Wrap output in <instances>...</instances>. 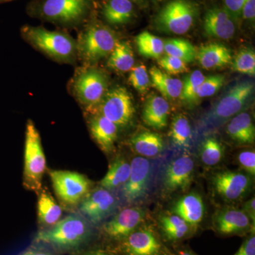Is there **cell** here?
<instances>
[{"label": "cell", "mask_w": 255, "mask_h": 255, "mask_svg": "<svg viewBox=\"0 0 255 255\" xmlns=\"http://www.w3.org/2000/svg\"><path fill=\"white\" fill-rule=\"evenodd\" d=\"M255 83L253 80H242L235 83L216 101L201 120V127L213 129L228 119L246 110L254 98Z\"/></svg>", "instance_id": "cell-1"}, {"label": "cell", "mask_w": 255, "mask_h": 255, "mask_svg": "<svg viewBox=\"0 0 255 255\" xmlns=\"http://www.w3.org/2000/svg\"><path fill=\"white\" fill-rule=\"evenodd\" d=\"M21 35L30 45L56 61L67 63L75 61L78 55L77 41L65 32L26 25L21 28Z\"/></svg>", "instance_id": "cell-2"}, {"label": "cell", "mask_w": 255, "mask_h": 255, "mask_svg": "<svg viewBox=\"0 0 255 255\" xmlns=\"http://www.w3.org/2000/svg\"><path fill=\"white\" fill-rule=\"evenodd\" d=\"M92 0H36L30 4V14L50 23L74 26L86 19Z\"/></svg>", "instance_id": "cell-3"}, {"label": "cell", "mask_w": 255, "mask_h": 255, "mask_svg": "<svg viewBox=\"0 0 255 255\" xmlns=\"http://www.w3.org/2000/svg\"><path fill=\"white\" fill-rule=\"evenodd\" d=\"M46 170V159L39 132L31 120H28L25 132L23 186L30 191L39 192Z\"/></svg>", "instance_id": "cell-4"}, {"label": "cell", "mask_w": 255, "mask_h": 255, "mask_svg": "<svg viewBox=\"0 0 255 255\" xmlns=\"http://www.w3.org/2000/svg\"><path fill=\"white\" fill-rule=\"evenodd\" d=\"M118 41L113 30L101 23H91L77 41L78 55L87 63H95L110 55Z\"/></svg>", "instance_id": "cell-5"}, {"label": "cell", "mask_w": 255, "mask_h": 255, "mask_svg": "<svg viewBox=\"0 0 255 255\" xmlns=\"http://www.w3.org/2000/svg\"><path fill=\"white\" fill-rule=\"evenodd\" d=\"M197 14L190 0H172L156 16L155 27L166 34H185L194 26Z\"/></svg>", "instance_id": "cell-6"}, {"label": "cell", "mask_w": 255, "mask_h": 255, "mask_svg": "<svg viewBox=\"0 0 255 255\" xmlns=\"http://www.w3.org/2000/svg\"><path fill=\"white\" fill-rule=\"evenodd\" d=\"M90 228L85 219L71 215L55 223L53 227L38 233L36 241L60 248H73L86 241Z\"/></svg>", "instance_id": "cell-7"}, {"label": "cell", "mask_w": 255, "mask_h": 255, "mask_svg": "<svg viewBox=\"0 0 255 255\" xmlns=\"http://www.w3.org/2000/svg\"><path fill=\"white\" fill-rule=\"evenodd\" d=\"M109 78L100 69L87 68L76 75L73 90L81 105L93 109L100 103L108 91Z\"/></svg>", "instance_id": "cell-8"}, {"label": "cell", "mask_w": 255, "mask_h": 255, "mask_svg": "<svg viewBox=\"0 0 255 255\" xmlns=\"http://www.w3.org/2000/svg\"><path fill=\"white\" fill-rule=\"evenodd\" d=\"M96 107L100 110L98 114L118 127L129 125L135 113L131 94L124 87H116L108 90Z\"/></svg>", "instance_id": "cell-9"}, {"label": "cell", "mask_w": 255, "mask_h": 255, "mask_svg": "<svg viewBox=\"0 0 255 255\" xmlns=\"http://www.w3.org/2000/svg\"><path fill=\"white\" fill-rule=\"evenodd\" d=\"M50 177L55 194L67 205L78 204L90 192V181L78 172L53 170Z\"/></svg>", "instance_id": "cell-10"}, {"label": "cell", "mask_w": 255, "mask_h": 255, "mask_svg": "<svg viewBox=\"0 0 255 255\" xmlns=\"http://www.w3.org/2000/svg\"><path fill=\"white\" fill-rule=\"evenodd\" d=\"M130 164V175L124 185L123 191L125 199L133 202L141 199L147 192L150 164L142 157H135Z\"/></svg>", "instance_id": "cell-11"}, {"label": "cell", "mask_w": 255, "mask_h": 255, "mask_svg": "<svg viewBox=\"0 0 255 255\" xmlns=\"http://www.w3.org/2000/svg\"><path fill=\"white\" fill-rule=\"evenodd\" d=\"M212 182L218 194L228 201L241 199L251 186V179L248 176L233 171H224L215 174Z\"/></svg>", "instance_id": "cell-12"}, {"label": "cell", "mask_w": 255, "mask_h": 255, "mask_svg": "<svg viewBox=\"0 0 255 255\" xmlns=\"http://www.w3.org/2000/svg\"><path fill=\"white\" fill-rule=\"evenodd\" d=\"M117 201L110 191L100 188L89 192L82 202L80 211L92 223H98L115 209Z\"/></svg>", "instance_id": "cell-13"}, {"label": "cell", "mask_w": 255, "mask_h": 255, "mask_svg": "<svg viewBox=\"0 0 255 255\" xmlns=\"http://www.w3.org/2000/svg\"><path fill=\"white\" fill-rule=\"evenodd\" d=\"M236 21L224 8H211L204 16V32L208 36L229 40L236 34Z\"/></svg>", "instance_id": "cell-14"}, {"label": "cell", "mask_w": 255, "mask_h": 255, "mask_svg": "<svg viewBox=\"0 0 255 255\" xmlns=\"http://www.w3.org/2000/svg\"><path fill=\"white\" fill-rule=\"evenodd\" d=\"M194 169V161L189 156L178 157L166 169L164 187L169 191L185 190L192 180Z\"/></svg>", "instance_id": "cell-15"}, {"label": "cell", "mask_w": 255, "mask_h": 255, "mask_svg": "<svg viewBox=\"0 0 255 255\" xmlns=\"http://www.w3.org/2000/svg\"><path fill=\"white\" fill-rule=\"evenodd\" d=\"M144 216L143 211L139 208H128L107 223L104 229L110 237L127 238L142 222Z\"/></svg>", "instance_id": "cell-16"}, {"label": "cell", "mask_w": 255, "mask_h": 255, "mask_svg": "<svg viewBox=\"0 0 255 255\" xmlns=\"http://www.w3.org/2000/svg\"><path fill=\"white\" fill-rule=\"evenodd\" d=\"M196 58L203 68L214 70L229 65L233 55L231 50L223 43L211 42L199 48Z\"/></svg>", "instance_id": "cell-17"}, {"label": "cell", "mask_w": 255, "mask_h": 255, "mask_svg": "<svg viewBox=\"0 0 255 255\" xmlns=\"http://www.w3.org/2000/svg\"><path fill=\"white\" fill-rule=\"evenodd\" d=\"M169 105L167 100L160 96L151 95L146 100L142 109L144 123L152 128L162 130L167 125Z\"/></svg>", "instance_id": "cell-18"}, {"label": "cell", "mask_w": 255, "mask_h": 255, "mask_svg": "<svg viewBox=\"0 0 255 255\" xmlns=\"http://www.w3.org/2000/svg\"><path fill=\"white\" fill-rule=\"evenodd\" d=\"M92 137L104 152H112L118 137L119 127L103 116H95L90 122Z\"/></svg>", "instance_id": "cell-19"}, {"label": "cell", "mask_w": 255, "mask_h": 255, "mask_svg": "<svg viewBox=\"0 0 255 255\" xmlns=\"http://www.w3.org/2000/svg\"><path fill=\"white\" fill-rule=\"evenodd\" d=\"M124 246L128 255H158L161 249L155 235L147 229L130 233Z\"/></svg>", "instance_id": "cell-20"}, {"label": "cell", "mask_w": 255, "mask_h": 255, "mask_svg": "<svg viewBox=\"0 0 255 255\" xmlns=\"http://www.w3.org/2000/svg\"><path fill=\"white\" fill-rule=\"evenodd\" d=\"M215 224L220 233L231 235L246 230L251 225V219L243 211L228 209L216 215Z\"/></svg>", "instance_id": "cell-21"}, {"label": "cell", "mask_w": 255, "mask_h": 255, "mask_svg": "<svg viewBox=\"0 0 255 255\" xmlns=\"http://www.w3.org/2000/svg\"><path fill=\"white\" fill-rule=\"evenodd\" d=\"M227 133L235 141L240 144L249 145L254 143L255 128L251 116L243 112L235 116L228 124Z\"/></svg>", "instance_id": "cell-22"}, {"label": "cell", "mask_w": 255, "mask_h": 255, "mask_svg": "<svg viewBox=\"0 0 255 255\" xmlns=\"http://www.w3.org/2000/svg\"><path fill=\"white\" fill-rule=\"evenodd\" d=\"M174 211L188 224L196 226L201 222L204 218V202L198 194H188L183 196L176 203Z\"/></svg>", "instance_id": "cell-23"}, {"label": "cell", "mask_w": 255, "mask_h": 255, "mask_svg": "<svg viewBox=\"0 0 255 255\" xmlns=\"http://www.w3.org/2000/svg\"><path fill=\"white\" fill-rule=\"evenodd\" d=\"M152 86L160 92L165 100H175L180 97L182 90V82L177 78H172L157 67L150 70Z\"/></svg>", "instance_id": "cell-24"}, {"label": "cell", "mask_w": 255, "mask_h": 255, "mask_svg": "<svg viewBox=\"0 0 255 255\" xmlns=\"http://www.w3.org/2000/svg\"><path fill=\"white\" fill-rule=\"evenodd\" d=\"M133 3L129 0H107L102 8V15L112 25H124L132 19Z\"/></svg>", "instance_id": "cell-25"}, {"label": "cell", "mask_w": 255, "mask_h": 255, "mask_svg": "<svg viewBox=\"0 0 255 255\" xmlns=\"http://www.w3.org/2000/svg\"><path fill=\"white\" fill-rule=\"evenodd\" d=\"M132 149L144 157H152L158 155L163 150L162 136L154 132L144 131L134 135L130 140Z\"/></svg>", "instance_id": "cell-26"}, {"label": "cell", "mask_w": 255, "mask_h": 255, "mask_svg": "<svg viewBox=\"0 0 255 255\" xmlns=\"http://www.w3.org/2000/svg\"><path fill=\"white\" fill-rule=\"evenodd\" d=\"M134 64L135 57L130 43L127 41L117 42L107 61L109 68L119 73H127L133 68Z\"/></svg>", "instance_id": "cell-27"}, {"label": "cell", "mask_w": 255, "mask_h": 255, "mask_svg": "<svg viewBox=\"0 0 255 255\" xmlns=\"http://www.w3.org/2000/svg\"><path fill=\"white\" fill-rule=\"evenodd\" d=\"M130 172V163L124 159H116L110 164L105 177L101 180L100 185L107 190L124 186L128 179Z\"/></svg>", "instance_id": "cell-28"}, {"label": "cell", "mask_w": 255, "mask_h": 255, "mask_svg": "<svg viewBox=\"0 0 255 255\" xmlns=\"http://www.w3.org/2000/svg\"><path fill=\"white\" fill-rule=\"evenodd\" d=\"M62 209L53 197L46 191L40 193L38 199V221L46 226H54L59 221Z\"/></svg>", "instance_id": "cell-29"}, {"label": "cell", "mask_w": 255, "mask_h": 255, "mask_svg": "<svg viewBox=\"0 0 255 255\" xmlns=\"http://www.w3.org/2000/svg\"><path fill=\"white\" fill-rule=\"evenodd\" d=\"M135 44L138 53L145 58L159 59L164 52L163 40L147 31L137 35Z\"/></svg>", "instance_id": "cell-30"}, {"label": "cell", "mask_w": 255, "mask_h": 255, "mask_svg": "<svg viewBox=\"0 0 255 255\" xmlns=\"http://www.w3.org/2000/svg\"><path fill=\"white\" fill-rule=\"evenodd\" d=\"M164 50L166 54L175 57L184 63H192L196 59L195 47L184 38H169L164 41Z\"/></svg>", "instance_id": "cell-31"}, {"label": "cell", "mask_w": 255, "mask_h": 255, "mask_svg": "<svg viewBox=\"0 0 255 255\" xmlns=\"http://www.w3.org/2000/svg\"><path fill=\"white\" fill-rule=\"evenodd\" d=\"M169 136L174 145L180 148H188L191 140V128L185 116L179 114L171 124Z\"/></svg>", "instance_id": "cell-32"}, {"label": "cell", "mask_w": 255, "mask_h": 255, "mask_svg": "<svg viewBox=\"0 0 255 255\" xmlns=\"http://www.w3.org/2000/svg\"><path fill=\"white\" fill-rule=\"evenodd\" d=\"M164 234L172 241L182 239L189 231V224L178 215H165L160 219Z\"/></svg>", "instance_id": "cell-33"}, {"label": "cell", "mask_w": 255, "mask_h": 255, "mask_svg": "<svg viewBox=\"0 0 255 255\" xmlns=\"http://www.w3.org/2000/svg\"><path fill=\"white\" fill-rule=\"evenodd\" d=\"M205 79L200 70H194L184 78L182 82V90L181 99L184 104L191 107L198 103L196 94L199 87Z\"/></svg>", "instance_id": "cell-34"}, {"label": "cell", "mask_w": 255, "mask_h": 255, "mask_svg": "<svg viewBox=\"0 0 255 255\" xmlns=\"http://www.w3.org/2000/svg\"><path fill=\"white\" fill-rule=\"evenodd\" d=\"M233 71L254 76L255 75V52L253 48H243L238 51L231 61Z\"/></svg>", "instance_id": "cell-35"}, {"label": "cell", "mask_w": 255, "mask_h": 255, "mask_svg": "<svg viewBox=\"0 0 255 255\" xmlns=\"http://www.w3.org/2000/svg\"><path fill=\"white\" fill-rule=\"evenodd\" d=\"M223 155V146L214 137H208L203 142L201 149V159L206 165H216L222 160Z\"/></svg>", "instance_id": "cell-36"}, {"label": "cell", "mask_w": 255, "mask_h": 255, "mask_svg": "<svg viewBox=\"0 0 255 255\" xmlns=\"http://www.w3.org/2000/svg\"><path fill=\"white\" fill-rule=\"evenodd\" d=\"M128 82L141 95H144L148 91L150 85V78L145 65L140 64L133 67L130 70Z\"/></svg>", "instance_id": "cell-37"}, {"label": "cell", "mask_w": 255, "mask_h": 255, "mask_svg": "<svg viewBox=\"0 0 255 255\" xmlns=\"http://www.w3.org/2000/svg\"><path fill=\"white\" fill-rule=\"evenodd\" d=\"M225 80L226 78L222 75H211L205 78L196 94L198 102L201 99L214 95L224 85Z\"/></svg>", "instance_id": "cell-38"}, {"label": "cell", "mask_w": 255, "mask_h": 255, "mask_svg": "<svg viewBox=\"0 0 255 255\" xmlns=\"http://www.w3.org/2000/svg\"><path fill=\"white\" fill-rule=\"evenodd\" d=\"M158 65L164 71L167 72V74L171 75L187 73L189 70L187 63L179 58L170 55H166L165 56L159 58Z\"/></svg>", "instance_id": "cell-39"}, {"label": "cell", "mask_w": 255, "mask_h": 255, "mask_svg": "<svg viewBox=\"0 0 255 255\" xmlns=\"http://www.w3.org/2000/svg\"><path fill=\"white\" fill-rule=\"evenodd\" d=\"M238 162L243 169L251 175H255V152L254 150L241 152L238 157Z\"/></svg>", "instance_id": "cell-40"}, {"label": "cell", "mask_w": 255, "mask_h": 255, "mask_svg": "<svg viewBox=\"0 0 255 255\" xmlns=\"http://www.w3.org/2000/svg\"><path fill=\"white\" fill-rule=\"evenodd\" d=\"M246 0H223L224 9L236 21L241 17L242 9Z\"/></svg>", "instance_id": "cell-41"}, {"label": "cell", "mask_w": 255, "mask_h": 255, "mask_svg": "<svg viewBox=\"0 0 255 255\" xmlns=\"http://www.w3.org/2000/svg\"><path fill=\"white\" fill-rule=\"evenodd\" d=\"M241 16L248 21H255V0H246L242 9Z\"/></svg>", "instance_id": "cell-42"}, {"label": "cell", "mask_w": 255, "mask_h": 255, "mask_svg": "<svg viewBox=\"0 0 255 255\" xmlns=\"http://www.w3.org/2000/svg\"><path fill=\"white\" fill-rule=\"evenodd\" d=\"M234 255H255V238L253 236L245 241Z\"/></svg>", "instance_id": "cell-43"}, {"label": "cell", "mask_w": 255, "mask_h": 255, "mask_svg": "<svg viewBox=\"0 0 255 255\" xmlns=\"http://www.w3.org/2000/svg\"><path fill=\"white\" fill-rule=\"evenodd\" d=\"M244 212L246 213L247 215H248V217L250 218V219L252 220L253 221V223H255V198H252L251 200L247 201L246 204H245L244 207Z\"/></svg>", "instance_id": "cell-44"}, {"label": "cell", "mask_w": 255, "mask_h": 255, "mask_svg": "<svg viewBox=\"0 0 255 255\" xmlns=\"http://www.w3.org/2000/svg\"><path fill=\"white\" fill-rule=\"evenodd\" d=\"M20 255H53L50 254V253H44V252L40 251H29L26 252V253H23V254Z\"/></svg>", "instance_id": "cell-45"}, {"label": "cell", "mask_w": 255, "mask_h": 255, "mask_svg": "<svg viewBox=\"0 0 255 255\" xmlns=\"http://www.w3.org/2000/svg\"><path fill=\"white\" fill-rule=\"evenodd\" d=\"M83 255H107L105 253H102V252L97 251V252H93V253H87V254Z\"/></svg>", "instance_id": "cell-46"}, {"label": "cell", "mask_w": 255, "mask_h": 255, "mask_svg": "<svg viewBox=\"0 0 255 255\" xmlns=\"http://www.w3.org/2000/svg\"><path fill=\"white\" fill-rule=\"evenodd\" d=\"M13 1V0H0V4L2 3L8 2V1Z\"/></svg>", "instance_id": "cell-47"}, {"label": "cell", "mask_w": 255, "mask_h": 255, "mask_svg": "<svg viewBox=\"0 0 255 255\" xmlns=\"http://www.w3.org/2000/svg\"><path fill=\"white\" fill-rule=\"evenodd\" d=\"M179 255H194L192 254H191V253H185V252H184V253H181Z\"/></svg>", "instance_id": "cell-48"}, {"label": "cell", "mask_w": 255, "mask_h": 255, "mask_svg": "<svg viewBox=\"0 0 255 255\" xmlns=\"http://www.w3.org/2000/svg\"><path fill=\"white\" fill-rule=\"evenodd\" d=\"M129 1H132V2H140L141 0H129Z\"/></svg>", "instance_id": "cell-49"}]
</instances>
